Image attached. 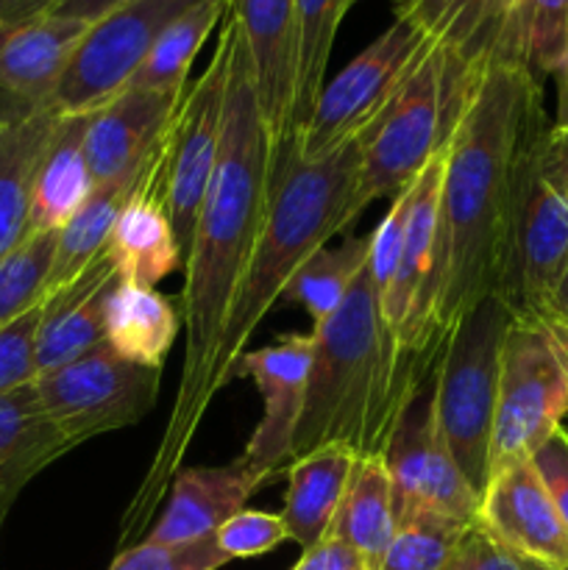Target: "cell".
I'll return each instance as SVG.
<instances>
[{
	"label": "cell",
	"mask_w": 568,
	"mask_h": 570,
	"mask_svg": "<svg viewBox=\"0 0 568 570\" xmlns=\"http://www.w3.org/2000/svg\"><path fill=\"white\" fill-rule=\"evenodd\" d=\"M532 465L540 482L549 490L562 523L568 527V434L557 429L543 445L532 454Z\"/></svg>",
	"instance_id": "74e56055"
},
{
	"label": "cell",
	"mask_w": 568,
	"mask_h": 570,
	"mask_svg": "<svg viewBox=\"0 0 568 570\" xmlns=\"http://www.w3.org/2000/svg\"><path fill=\"white\" fill-rule=\"evenodd\" d=\"M293 570H368V566L351 546L329 534L317 546L306 549Z\"/></svg>",
	"instance_id": "f35d334b"
},
{
	"label": "cell",
	"mask_w": 568,
	"mask_h": 570,
	"mask_svg": "<svg viewBox=\"0 0 568 570\" xmlns=\"http://www.w3.org/2000/svg\"><path fill=\"white\" fill-rule=\"evenodd\" d=\"M226 9L228 0H200L182 17H176L156 39L150 53L145 56L139 70L128 81V87L182 95L187 89L189 67H193L195 56L212 37V31L221 26Z\"/></svg>",
	"instance_id": "83f0119b"
},
{
	"label": "cell",
	"mask_w": 568,
	"mask_h": 570,
	"mask_svg": "<svg viewBox=\"0 0 568 570\" xmlns=\"http://www.w3.org/2000/svg\"><path fill=\"white\" fill-rule=\"evenodd\" d=\"M499 42L538 81L555 76L568 48V0H521Z\"/></svg>",
	"instance_id": "4dcf8cb0"
},
{
	"label": "cell",
	"mask_w": 568,
	"mask_h": 570,
	"mask_svg": "<svg viewBox=\"0 0 568 570\" xmlns=\"http://www.w3.org/2000/svg\"><path fill=\"white\" fill-rule=\"evenodd\" d=\"M61 0H0V28L50 14Z\"/></svg>",
	"instance_id": "60d3db41"
},
{
	"label": "cell",
	"mask_w": 568,
	"mask_h": 570,
	"mask_svg": "<svg viewBox=\"0 0 568 570\" xmlns=\"http://www.w3.org/2000/svg\"><path fill=\"white\" fill-rule=\"evenodd\" d=\"M228 14L239 22L262 120L271 137L273 165L282 161L290 139L295 100V0H228Z\"/></svg>",
	"instance_id": "2e32d148"
},
{
	"label": "cell",
	"mask_w": 568,
	"mask_h": 570,
	"mask_svg": "<svg viewBox=\"0 0 568 570\" xmlns=\"http://www.w3.org/2000/svg\"><path fill=\"white\" fill-rule=\"evenodd\" d=\"M182 95L126 87L89 111L84 154L95 184L128 176L154 159Z\"/></svg>",
	"instance_id": "ac0fdd59"
},
{
	"label": "cell",
	"mask_w": 568,
	"mask_h": 570,
	"mask_svg": "<svg viewBox=\"0 0 568 570\" xmlns=\"http://www.w3.org/2000/svg\"><path fill=\"white\" fill-rule=\"evenodd\" d=\"M217 546L228 560H251L262 557L290 540L287 527L282 515H271L262 510H243L228 518L215 532Z\"/></svg>",
	"instance_id": "d590c367"
},
{
	"label": "cell",
	"mask_w": 568,
	"mask_h": 570,
	"mask_svg": "<svg viewBox=\"0 0 568 570\" xmlns=\"http://www.w3.org/2000/svg\"><path fill=\"white\" fill-rule=\"evenodd\" d=\"M482 61L468 65L438 37L429 39L390 104L360 134V178L351 200L354 220L373 200L395 198L410 189L423 167L443 154L466 111Z\"/></svg>",
	"instance_id": "5b68a950"
},
{
	"label": "cell",
	"mask_w": 568,
	"mask_h": 570,
	"mask_svg": "<svg viewBox=\"0 0 568 570\" xmlns=\"http://www.w3.org/2000/svg\"><path fill=\"white\" fill-rule=\"evenodd\" d=\"M156 176L128 200L106 245L120 282L139 287H156L170 273L184 271L182 248L156 193Z\"/></svg>",
	"instance_id": "cb8c5ba5"
},
{
	"label": "cell",
	"mask_w": 568,
	"mask_h": 570,
	"mask_svg": "<svg viewBox=\"0 0 568 570\" xmlns=\"http://www.w3.org/2000/svg\"><path fill=\"white\" fill-rule=\"evenodd\" d=\"M354 3H360V0H345V9H351Z\"/></svg>",
	"instance_id": "bcb514c9"
},
{
	"label": "cell",
	"mask_w": 568,
	"mask_h": 570,
	"mask_svg": "<svg viewBox=\"0 0 568 570\" xmlns=\"http://www.w3.org/2000/svg\"><path fill=\"white\" fill-rule=\"evenodd\" d=\"M234 22L223 17L217 48L209 65L193 83H187L161 139V165L156 193L170 220L173 237L187 262L193 248L200 206L212 184L217 154H221L223 122H226V81L232 65Z\"/></svg>",
	"instance_id": "ba28073f"
},
{
	"label": "cell",
	"mask_w": 568,
	"mask_h": 570,
	"mask_svg": "<svg viewBox=\"0 0 568 570\" xmlns=\"http://www.w3.org/2000/svg\"><path fill=\"white\" fill-rule=\"evenodd\" d=\"M477 523L505 549L546 570L568 568V527L532 460L493 473L479 499Z\"/></svg>",
	"instance_id": "9a60e30c"
},
{
	"label": "cell",
	"mask_w": 568,
	"mask_h": 570,
	"mask_svg": "<svg viewBox=\"0 0 568 570\" xmlns=\"http://www.w3.org/2000/svg\"><path fill=\"white\" fill-rule=\"evenodd\" d=\"M432 356L434 351L412 371L382 454L393 482L395 523L407 515L477 523L479 495L457 468L434 412Z\"/></svg>",
	"instance_id": "9c48e42d"
},
{
	"label": "cell",
	"mask_w": 568,
	"mask_h": 570,
	"mask_svg": "<svg viewBox=\"0 0 568 570\" xmlns=\"http://www.w3.org/2000/svg\"><path fill=\"white\" fill-rule=\"evenodd\" d=\"M87 126L89 111L61 115L56 122L48 148L39 159L37 176H33L28 237L65 228L92 195L95 178L84 154Z\"/></svg>",
	"instance_id": "7402d4cb"
},
{
	"label": "cell",
	"mask_w": 568,
	"mask_h": 570,
	"mask_svg": "<svg viewBox=\"0 0 568 570\" xmlns=\"http://www.w3.org/2000/svg\"><path fill=\"white\" fill-rule=\"evenodd\" d=\"M362 139L334 150L326 159H301L290 142L273 170V195L265 226L254 245L245 276L234 295L226 328L215 356L217 393L228 384L234 362L248 351V340L276 306L298 267L354 223L356 178H360Z\"/></svg>",
	"instance_id": "277c9868"
},
{
	"label": "cell",
	"mask_w": 568,
	"mask_h": 570,
	"mask_svg": "<svg viewBox=\"0 0 568 570\" xmlns=\"http://www.w3.org/2000/svg\"><path fill=\"white\" fill-rule=\"evenodd\" d=\"M551 332V337H555L557 343V351H560V360L562 365H566V373H568V326H562V323H546Z\"/></svg>",
	"instance_id": "f6af8a7d"
},
{
	"label": "cell",
	"mask_w": 568,
	"mask_h": 570,
	"mask_svg": "<svg viewBox=\"0 0 568 570\" xmlns=\"http://www.w3.org/2000/svg\"><path fill=\"white\" fill-rule=\"evenodd\" d=\"M512 315L499 295L473 304L434 345V412L457 468L482 499L490 479L496 393Z\"/></svg>",
	"instance_id": "52a82bcc"
},
{
	"label": "cell",
	"mask_w": 568,
	"mask_h": 570,
	"mask_svg": "<svg viewBox=\"0 0 568 570\" xmlns=\"http://www.w3.org/2000/svg\"><path fill=\"white\" fill-rule=\"evenodd\" d=\"M228 557L212 538L193 540L182 546H159L139 540V543L120 549L109 570H221L228 566Z\"/></svg>",
	"instance_id": "836d02e7"
},
{
	"label": "cell",
	"mask_w": 568,
	"mask_h": 570,
	"mask_svg": "<svg viewBox=\"0 0 568 570\" xmlns=\"http://www.w3.org/2000/svg\"><path fill=\"white\" fill-rule=\"evenodd\" d=\"M61 111L39 109L0 122V262L28 239L33 176Z\"/></svg>",
	"instance_id": "d4e9b609"
},
{
	"label": "cell",
	"mask_w": 568,
	"mask_h": 570,
	"mask_svg": "<svg viewBox=\"0 0 568 570\" xmlns=\"http://www.w3.org/2000/svg\"><path fill=\"white\" fill-rule=\"evenodd\" d=\"M468 527L438 515L401 518L376 570H445Z\"/></svg>",
	"instance_id": "1f68e13d"
},
{
	"label": "cell",
	"mask_w": 568,
	"mask_h": 570,
	"mask_svg": "<svg viewBox=\"0 0 568 570\" xmlns=\"http://www.w3.org/2000/svg\"><path fill=\"white\" fill-rule=\"evenodd\" d=\"M566 267L568 122L546 115L523 145L496 295L516 317L540 321Z\"/></svg>",
	"instance_id": "8992f818"
},
{
	"label": "cell",
	"mask_w": 568,
	"mask_h": 570,
	"mask_svg": "<svg viewBox=\"0 0 568 570\" xmlns=\"http://www.w3.org/2000/svg\"><path fill=\"white\" fill-rule=\"evenodd\" d=\"M566 415L568 373L549 326L516 317L501 348L490 476L516 462L532 460Z\"/></svg>",
	"instance_id": "30bf717a"
},
{
	"label": "cell",
	"mask_w": 568,
	"mask_h": 570,
	"mask_svg": "<svg viewBox=\"0 0 568 570\" xmlns=\"http://www.w3.org/2000/svg\"><path fill=\"white\" fill-rule=\"evenodd\" d=\"M72 451L39 401L37 384L0 395V518L33 476Z\"/></svg>",
	"instance_id": "44dd1931"
},
{
	"label": "cell",
	"mask_w": 568,
	"mask_h": 570,
	"mask_svg": "<svg viewBox=\"0 0 568 570\" xmlns=\"http://www.w3.org/2000/svg\"><path fill=\"white\" fill-rule=\"evenodd\" d=\"M566 570H568V568H566Z\"/></svg>",
	"instance_id": "681fc988"
},
{
	"label": "cell",
	"mask_w": 568,
	"mask_h": 570,
	"mask_svg": "<svg viewBox=\"0 0 568 570\" xmlns=\"http://www.w3.org/2000/svg\"><path fill=\"white\" fill-rule=\"evenodd\" d=\"M445 570H546L535 562L523 560V557L512 554L510 549L490 538L479 523L462 532L460 543H457L454 554H451Z\"/></svg>",
	"instance_id": "8d00e7d4"
},
{
	"label": "cell",
	"mask_w": 568,
	"mask_h": 570,
	"mask_svg": "<svg viewBox=\"0 0 568 570\" xmlns=\"http://www.w3.org/2000/svg\"><path fill=\"white\" fill-rule=\"evenodd\" d=\"M540 321H543V323H562V326H568V267L562 271L560 282L555 284V289H551V295H549V301H546Z\"/></svg>",
	"instance_id": "7bdbcfd3"
},
{
	"label": "cell",
	"mask_w": 568,
	"mask_h": 570,
	"mask_svg": "<svg viewBox=\"0 0 568 570\" xmlns=\"http://www.w3.org/2000/svg\"><path fill=\"white\" fill-rule=\"evenodd\" d=\"M345 11V0H295V100L290 139L304 131L315 109Z\"/></svg>",
	"instance_id": "f1b7e54d"
},
{
	"label": "cell",
	"mask_w": 568,
	"mask_h": 570,
	"mask_svg": "<svg viewBox=\"0 0 568 570\" xmlns=\"http://www.w3.org/2000/svg\"><path fill=\"white\" fill-rule=\"evenodd\" d=\"M37 393L61 438L78 449L100 434L137 426L159 401V367L134 365L109 343L37 376Z\"/></svg>",
	"instance_id": "7c38bea8"
},
{
	"label": "cell",
	"mask_w": 568,
	"mask_h": 570,
	"mask_svg": "<svg viewBox=\"0 0 568 570\" xmlns=\"http://www.w3.org/2000/svg\"><path fill=\"white\" fill-rule=\"evenodd\" d=\"M329 534L351 546L365 560L368 570L379 568L395 534L393 482H390L382 454H368L356 460Z\"/></svg>",
	"instance_id": "4316f807"
},
{
	"label": "cell",
	"mask_w": 568,
	"mask_h": 570,
	"mask_svg": "<svg viewBox=\"0 0 568 570\" xmlns=\"http://www.w3.org/2000/svg\"><path fill=\"white\" fill-rule=\"evenodd\" d=\"M271 473L239 460L228 465L182 468L173 476L170 501L143 540L159 546H182L212 538L228 518L245 510L248 499L259 493Z\"/></svg>",
	"instance_id": "e0dca14e"
},
{
	"label": "cell",
	"mask_w": 568,
	"mask_h": 570,
	"mask_svg": "<svg viewBox=\"0 0 568 570\" xmlns=\"http://www.w3.org/2000/svg\"><path fill=\"white\" fill-rule=\"evenodd\" d=\"M312 337L310 384L290 460L329 443L349 445L360 456L384 454L404 390L421 360L404 362L390 337L371 259L340 309L312 328Z\"/></svg>",
	"instance_id": "3957f363"
},
{
	"label": "cell",
	"mask_w": 568,
	"mask_h": 570,
	"mask_svg": "<svg viewBox=\"0 0 568 570\" xmlns=\"http://www.w3.org/2000/svg\"><path fill=\"white\" fill-rule=\"evenodd\" d=\"M117 276L109 250L98 256L67 287L45 295L37 334V373L56 371L106 340V309Z\"/></svg>",
	"instance_id": "d6986e66"
},
{
	"label": "cell",
	"mask_w": 568,
	"mask_h": 570,
	"mask_svg": "<svg viewBox=\"0 0 568 570\" xmlns=\"http://www.w3.org/2000/svg\"><path fill=\"white\" fill-rule=\"evenodd\" d=\"M131 3V0H61L53 9V14L76 17L84 22H98L100 17H106L109 11L120 9V6Z\"/></svg>",
	"instance_id": "b9f144b4"
},
{
	"label": "cell",
	"mask_w": 568,
	"mask_h": 570,
	"mask_svg": "<svg viewBox=\"0 0 568 570\" xmlns=\"http://www.w3.org/2000/svg\"><path fill=\"white\" fill-rule=\"evenodd\" d=\"M356 460L360 454L354 449L343 443H329L287 462L282 473L287 476L282 518L290 540L301 546V551L329 538Z\"/></svg>",
	"instance_id": "ffe728a7"
},
{
	"label": "cell",
	"mask_w": 568,
	"mask_h": 570,
	"mask_svg": "<svg viewBox=\"0 0 568 570\" xmlns=\"http://www.w3.org/2000/svg\"><path fill=\"white\" fill-rule=\"evenodd\" d=\"M460 6L462 0H395V17L415 22L429 37H438Z\"/></svg>",
	"instance_id": "ab89813d"
},
{
	"label": "cell",
	"mask_w": 568,
	"mask_h": 570,
	"mask_svg": "<svg viewBox=\"0 0 568 570\" xmlns=\"http://www.w3.org/2000/svg\"><path fill=\"white\" fill-rule=\"evenodd\" d=\"M560 429H562V432L568 434V415H566V421H562V426H560Z\"/></svg>",
	"instance_id": "7dc6e473"
},
{
	"label": "cell",
	"mask_w": 568,
	"mask_h": 570,
	"mask_svg": "<svg viewBox=\"0 0 568 570\" xmlns=\"http://www.w3.org/2000/svg\"><path fill=\"white\" fill-rule=\"evenodd\" d=\"M200 0H131L92 22L67 65L53 106L61 115H84L128 87L156 39Z\"/></svg>",
	"instance_id": "4fadbf2b"
},
{
	"label": "cell",
	"mask_w": 568,
	"mask_h": 570,
	"mask_svg": "<svg viewBox=\"0 0 568 570\" xmlns=\"http://www.w3.org/2000/svg\"><path fill=\"white\" fill-rule=\"evenodd\" d=\"M312 351H315L312 332L284 334L271 345L245 351L228 373V382L251 379L259 390L262 417L245 445L243 460L271 473L273 479L282 476L293 454V438L310 384Z\"/></svg>",
	"instance_id": "5bb4252c"
},
{
	"label": "cell",
	"mask_w": 568,
	"mask_h": 570,
	"mask_svg": "<svg viewBox=\"0 0 568 570\" xmlns=\"http://www.w3.org/2000/svg\"><path fill=\"white\" fill-rule=\"evenodd\" d=\"M228 17L234 22V45L221 154L200 206L193 248L184 262V289L178 295L187 337L182 379L148 471L123 512L120 549L134 546V540L150 529V518L165 501L173 476L184 468V456L189 454L200 421L217 399V345L271 206V137L262 120L243 31L234 14Z\"/></svg>",
	"instance_id": "6da1fadb"
},
{
	"label": "cell",
	"mask_w": 568,
	"mask_h": 570,
	"mask_svg": "<svg viewBox=\"0 0 568 570\" xmlns=\"http://www.w3.org/2000/svg\"><path fill=\"white\" fill-rule=\"evenodd\" d=\"M543 117V81L496 42L479 65L471 98L443 154L438 340L499 289L518 165Z\"/></svg>",
	"instance_id": "7a4b0ae2"
},
{
	"label": "cell",
	"mask_w": 568,
	"mask_h": 570,
	"mask_svg": "<svg viewBox=\"0 0 568 570\" xmlns=\"http://www.w3.org/2000/svg\"><path fill=\"white\" fill-rule=\"evenodd\" d=\"M0 527H3V518H0Z\"/></svg>",
	"instance_id": "c3c4849f"
},
{
	"label": "cell",
	"mask_w": 568,
	"mask_h": 570,
	"mask_svg": "<svg viewBox=\"0 0 568 570\" xmlns=\"http://www.w3.org/2000/svg\"><path fill=\"white\" fill-rule=\"evenodd\" d=\"M184 326L178 298L156 287L117 282L106 309V343L134 365H165Z\"/></svg>",
	"instance_id": "484cf974"
},
{
	"label": "cell",
	"mask_w": 568,
	"mask_h": 570,
	"mask_svg": "<svg viewBox=\"0 0 568 570\" xmlns=\"http://www.w3.org/2000/svg\"><path fill=\"white\" fill-rule=\"evenodd\" d=\"M429 39L415 22L395 17L360 56L323 83L304 131L293 139L301 159H326L360 137L410 76Z\"/></svg>",
	"instance_id": "8fae6325"
},
{
	"label": "cell",
	"mask_w": 568,
	"mask_h": 570,
	"mask_svg": "<svg viewBox=\"0 0 568 570\" xmlns=\"http://www.w3.org/2000/svg\"><path fill=\"white\" fill-rule=\"evenodd\" d=\"M53 254L56 232L31 234L14 254L0 262V328L45 301Z\"/></svg>",
	"instance_id": "d6a6232c"
},
{
	"label": "cell",
	"mask_w": 568,
	"mask_h": 570,
	"mask_svg": "<svg viewBox=\"0 0 568 570\" xmlns=\"http://www.w3.org/2000/svg\"><path fill=\"white\" fill-rule=\"evenodd\" d=\"M371 248L373 232L365 237L345 239L337 248L323 245L298 267L293 282L284 289V298L298 304L312 317V328L323 326L340 309L354 278L368 265Z\"/></svg>",
	"instance_id": "f546056e"
},
{
	"label": "cell",
	"mask_w": 568,
	"mask_h": 570,
	"mask_svg": "<svg viewBox=\"0 0 568 570\" xmlns=\"http://www.w3.org/2000/svg\"><path fill=\"white\" fill-rule=\"evenodd\" d=\"M555 78H557V83H560V111H557L555 120L568 122V48H566V53H562L560 70L555 72Z\"/></svg>",
	"instance_id": "ee69618b"
},
{
	"label": "cell",
	"mask_w": 568,
	"mask_h": 570,
	"mask_svg": "<svg viewBox=\"0 0 568 570\" xmlns=\"http://www.w3.org/2000/svg\"><path fill=\"white\" fill-rule=\"evenodd\" d=\"M42 304L0 328V395L37 382V334L42 323Z\"/></svg>",
	"instance_id": "e575fe53"
},
{
	"label": "cell",
	"mask_w": 568,
	"mask_h": 570,
	"mask_svg": "<svg viewBox=\"0 0 568 570\" xmlns=\"http://www.w3.org/2000/svg\"><path fill=\"white\" fill-rule=\"evenodd\" d=\"M161 165V148L156 150L154 159L139 170L128 173V176L111 178V181L95 184L92 195L87 204L72 215V220L65 228L56 232V254L53 267H50L48 293L67 287L78 273L87 271L95 259L109 245L111 232H115L117 217L128 206V200L156 176Z\"/></svg>",
	"instance_id": "603a6c76"
}]
</instances>
